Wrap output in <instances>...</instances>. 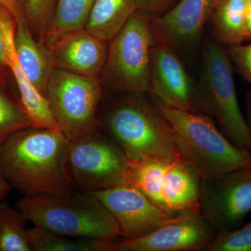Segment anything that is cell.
<instances>
[{"label":"cell","instance_id":"1","mask_svg":"<svg viewBox=\"0 0 251 251\" xmlns=\"http://www.w3.org/2000/svg\"><path fill=\"white\" fill-rule=\"evenodd\" d=\"M69 142L59 129L18 130L0 149V175L25 196H71L74 189L64 170Z\"/></svg>","mask_w":251,"mask_h":251},{"label":"cell","instance_id":"2","mask_svg":"<svg viewBox=\"0 0 251 251\" xmlns=\"http://www.w3.org/2000/svg\"><path fill=\"white\" fill-rule=\"evenodd\" d=\"M97 114L100 129L106 132L129 159L171 161L181 158L173 129L152 102L141 94H124Z\"/></svg>","mask_w":251,"mask_h":251},{"label":"cell","instance_id":"3","mask_svg":"<svg viewBox=\"0 0 251 251\" xmlns=\"http://www.w3.org/2000/svg\"><path fill=\"white\" fill-rule=\"evenodd\" d=\"M152 103L171 124L180 156L198 170L201 178L251 168L249 151L231 143L210 117L172 108L154 97Z\"/></svg>","mask_w":251,"mask_h":251},{"label":"cell","instance_id":"4","mask_svg":"<svg viewBox=\"0 0 251 251\" xmlns=\"http://www.w3.org/2000/svg\"><path fill=\"white\" fill-rule=\"evenodd\" d=\"M16 207L34 227L73 238L122 239L116 220L93 193L25 196Z\"/></svg>","mask_w":251,"mask_h":251},{"label":"cell","instance_id":"5","mask_svg":"<svg viewBox=\"0 0 251 251\" xmlns=\"http://www.w3.org/2000/svg\"><path fill=\"white\" fill-rule=\"evenodd\" d=\"M233 69L226 46L216 39L204 43L196 112L215 120L231 143L249 151V128L238 101Z\"/></svg>","mask_w":251,"mask_h":251},{"label":"cell","instance_id":"6","mask_svg":"<svg viewBox=\"0 0 251 251\" xmlns=\"http://www.w3.org/2000/svg\"><path fill=\"white\" fill-rule=\"evenodd\" d=\"M155 39L151 18L137 10L108 42L106 61L99 77L102 85L122 94L149 92Z\"/></svg>","mask_w":251,"mask_h":251},{"label":"cell","instance_id":"7","mask_svg":"<svg viewBox=\"0 0 251 251\" xmlns=\"http://www.w3.org/2000/svg\"><path fill=\"white\" fill-rule=\"evenodd\" d=\"M126 179L168 215L200 209L201 176L184 158L171 161L128 158Z\"/></svg>","mask_w":251,"mask_h":251},{"label":"cell","instance_id":"8","mask_svg":"<svg viewBox=\"0 0 251 251\" xmlns=\"http://www.w3.org/2000/svg\"><path fill=\"white\" fill-rule=\"evenodd\" d=\"M128 158L123 150L100 129L85 138L69 142L64 170L74 189L94 193L128 184Z\"/></svg>","mask_w":251,"mask_h":251},{"label":"cell","instance_id":"9","mask_svg":"<svg viewBox=\"0 0 251 251\" xmlns=\"http://www.w3.org/2000/svg\"><path fill=\"white\" fill-rule=\"evenodd\" d=\"M102 91L103 85L97 77L54 69L46 98L59 128L70 141L100 129L97 114Z\"/></svg>","mask_w":251,"mask_h":251},{"label":"cell","instance_id":"10","mask_svg":"<svg viewBox=\"0 0 251 251\" xmlns=\"http://www.w3.org/2000/svg\"><path fill=\"white\" fill-rule=\"evenodd\" d=\"M199 202L216 232L241 227L251 211V168L201 178Z\"/></svg>","mask_w":251,"mask_h":251},{"label":"cell","instance_id":"11","mask_svg":"<svg viewBox=\"0 0 251 251\" xmlns=\"http://www.w3.org/2000/svg\"><path fill=\"white\" fill-rule=\"evenodd\" d=\"M217 233L200 209H189L150 233L120 239L115 251H206Z\"/></svg>","mask_w":251,"mask_h":251},{"label":"cell","instance_id":"12","mask_svg":"<svg viewBox=\"0 0 251 251\" xmlns=\"http://www.w3.org/2000/svg\"><path fill=\"white\" fill-rule=\"evenodd\" d=\"M149 92L172 108L196 112L197 83L174 48L156 35L151 52Z\"/></svg>","mask_w":251,"mask_h":251},{"label":"cell","instance_id":"13","mask_svg":"<svg viewBox=\"0 0 251 251\" xmlns=\"http://www.w3.org/2000/svg\"><path fill=\"white\" fill-rule=\"evenodd\" d=\"M93 194L116 220L122 239H134L150 233L174 217L155 205L140 190L129 184Z\"/></svg>","mask_w":251,"mask_h":251},{"label":"cell","instance_id":"14","mask_svg":"<svg viewBox=\"0 0 251 251\" xmlns=\"http://www.w3.org/2000/svg\"><path fill=\"white\" fill-rule=\"evenodd\" d=\"M47 46L55 69L97 78L105 65L108 50V42L85 28L68 33Z\"/></svg>","mask_w":251,"mask_h":251},{"label":"cell","instance_id":"15","mask_svg":"<svg viewBox=\"0 0 251 251\" xmlns=\"http://www.w3.org/2000/svg\"><path fill=\"white\" fill-rule=\"evenodd\" d=\"M214 0H179L166 14L151 18L156 35L172 47L186 49L201 39Z\"/></svg>","mask_w":251,"mask_h":251},{"label":"cell","instance_id":"16","mask_svg":"<svg viewBox=\"0 0 251 251\" xmlns=\"http://www.w3.org/2000/svg\"><path fill=\"white\" fill-rule=\"evenodd\" d=\"M0 25L4 32L6 66L16 79L21 96L20 103L27 112L32 126L60 130L47 98L38 92L20 66L14 44L16 20L1 5H0Z\"/></svg>","mask_w":251,"mask_h":251},{"label":"cell","instance_id":"17","mask_svg":"<svg viewBox=\"0 0 251 251\" xmlns=\"http://www.w3.org/2000/svg\"><path fill=\"white\" fill-rule=\"evenodd\" d=\"M14 44L23 72L38 92L46 97L50 79L55 69L49 48L35 39L26 21L16 23Z\"/></svg>","mask_w":251,"mask_h":251},{"label":"cell","instance_id":"18","mask_svg":"<svg viewBox=\"0 0 251 251\" xmlns=\"http://www.w3.org/2000/svg\"><path fill=\"white\" fill-rule=\"evenodd\" d=\"M138 0H96L85 29L109 42L137 11Z\"/></svg>","mask_w":251,"mask_h":251},{"label":"cell","instance_id":"19","mask_svg":"<svg viewBox=\"0 0 251 251\" xmlns=\"http://www.w3.org/2000/svg\"><path fill=\"white\" fill-rule=\"evenodd\" d=\"M247 0H219L211 15L215 39L230 46L246 41Z\"/></svg>","mask_w":251,"mask_h":251},{"label":"cell","instance_id":"20","mask_svg":"<svg viewBox=\"0 0 251 251\" xmlns=\"http://www.w3.org/2000/svg\"><path fill=\"white\" fill-rule=\"evenodd\" d=\"M33 251H115L117 240L85 239L59 235L34 227L27 229Z\"/></svg>","mask_w":251,"mask_h":251},{"label":"cell","instance_id":"21","mask_svg":"<svg viewBox=\"0 0 251 251\" xmlns=\"http://www.w3.org/2000/svg\"><path fill=\"white\" fill-rule=\"evenodd\" d=\"M96 0H57L52 22L44 44L49 46L72 31L85 27Z\"/></svg>","mask_w":251,"mask_h":251},{"label":"cell","instance_id":"22","mask_svg":"<svg viewBox=\"0 0 251 251\" xmlns=\"http://www.w3.org/2000/svg\"><path fill=\"white\" fill-rule=\"evenodd\" d=\"M27 221L16 206L0 201V251H32Z\"/></svg>","mask_w":251,"mask_h":251},{"label":"cell","instance_id":"23","mask_svg":"<svg viewBox=\"0 0 251 251\" xmlns=\"http://www.w3.org/2000/svg\"><path fill=\"white\" fill-rule=\"evenodd\" d=\"M32 126L20 102L0 90V149L18 130Z\"/></svg>","mask_w":251,"mask_h":251},{"label":"cell","instance_id":"24","mask_svg":"<svg viewBox=\"0 0 251 251\" xmlns=\"http://www.w3.org/2000/svg\"><path fill=\"white\" fill-rule=\"evenodd\" d=\"M57 3V0H23L28 26L35 39L43 44L53 18Z\"/></svg>","mask_w":251,"mask_h":251},{"label":"cell","instance_id":"25","mask_svg":"<svg viewBox=\"0 0 251 251\" xmlns=\"http://www.w3.org/2000/svg\"><path fill=\"white\" fill-rule=\"evenodd\" d=\"M206 251H251V222L234 230L218 232Z\"/></svg>","mask_w":251,"mask_h":251},{"label":"cell","instance_id":"26","mask_svg":"<svg viewBox=\"0 0 251 251\" xmlns=\"http://www.w3.org/2000/svg\"><path fill=\"white\" fill-rule=\"evenodd\" d=\"M226 49L234 69L251 86V43L227 46Z\"/></svg>","mask_w":251,"mask_h":251},{"label":"cell","instance_id":"27","mask_svg":"<svg viewBox=\"0 0 251 251\" xmlns=\"http://www.w3.org/2000/svg\"><path fill=\"white\" fill-rule=\"evenodd\" d=\"M179 0H138L137 10L149 17H159L173 8Z\"/></svg>","mask_w":251,"mask_h":251},{"label":"cell","instance_id":"28","mask_svg":"<svg viewBox=\"0 0 251 251\" xmlns=\"http://www.w3.org/2000/svg\"><path fill=\"white\" fill-rule=\"evenodd\" d=\"M0 5L12 15L16 23L26 21L23 0H0Z\"/></svg>","mask_w":251,"mask_h":251},{"label":"cell","instance_id":"29","mask_svg":"<svg viewBox=\"0 0 251 251\" xmlns=\"http://www.w3.org/2000/svg\"><path fill=\"white\" fill-rule=\"evenodd\" d=\"M5 57H6V46H5L4 32L0 25V84L2 82L1 80L4 79L6 74L10 72L6 66Z\"/></svg>","mask_w":251,"mask_h":251},{"label":"cell","instance_id":"30","mask_svg":"<svg viewBox=\"0 0 251 251\" xmlns=\"http://www.w3.org/2000/svg\"><path fill=\"white\" fill-rule=\"evenodd\" d=\"M246 41H251V0H247L246 6Z\"/></svg>","mask_w":251,"mask_h":251},{"label":"cell","instance_id":"31","mask_svg":"<svg viewBox=\"0 0 251 251\" xmlns=\"http://www.w3.org/2000/svg\"><path fill=\"white\" fill-rule=\"evenodd\" d=\"M247 109L248 114V120L247 122L249 132V152L251 156V91H249L247 95Z\"/></svg>","mask_w":251,"mask_h":251},{"label":"cell","instance_id":"32","mask_svg":"<svg viewBox=\"0 0 251 251\" xmlns=\"http://www.w3.org/2000/svg\"><path fill=\"white\" fill-rule=\"evenodd\" d=\"M11 185L0 175V201H4L5 198L11 191Z\"/></svg>","mask_w":251,"mask_h":251},{"label":"cell","instance_id":"33","mask_svg":"<svg viewBox=\"0 0 251 251\" xmlns=\"http://www.w3.org/2000/svg\"><path fill=\"white\" fill-rule=\"evenodd\" d=\"M219 0H214V4H216V2H217V1H219Z\"/></svg>","mask_w":251,"mask_h":251}]
</instances>
